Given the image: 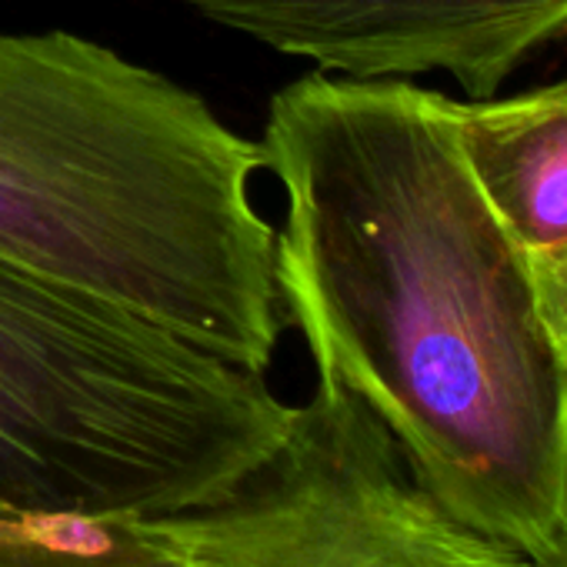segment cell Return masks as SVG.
<instances>
[{"label":"cell","mask_w":567,"mask_h":567,"mask_svg":"<svg viewBox=\"0 0 567 567\" xmlns=\"http://www.w3.org/2000/svg\"><path fill=\"white\" fill-rule=\"evenodd\" d=\"M274 277L318 378L388 427L457 517L540 564L567 534V358L447 97L305 74L270 97Z\"/></svg>","instance_id":"obj_1"},{"label":"cell","mask_w":567,"mask_h":567,"mask_svg":"<svg viewBox=\"0 0 567 567\" xmlns=\"http://www.w3.org/2000/svg\"><path fill=\"white\" fill-rule=\"evenodd\" d=\"M264 171L190 87L71 31H0V257L267 374L288 315Z\"/></svg>","instance_id":"obj_2"},{"label":"cell","mask_w":567,"mask_h":567,"mask_svg":"<svg viewBox=\"0 0 567 567\" xmlns=\"http://www.w3.org/2000/svg\"><path fill=\"white\" fill-rule=\"evenodd\" d=\"M298 404L154 318L0 257V567H187Z\"/></svg>","instance_id":"obj_3"},{"label":"cell","mask_w":567,"mask_h":567,"mask_svg":"<svg viewBox=\"0 0 567 567\" xmlns=\"http://www.w3.org/2000/svg\"><path fill=\"white\" fill-rule=\"evenodd\" d=\"M187 567H537L457 517L331 378L284 444L194 520Z\"/></svg>","instance_id":"obj_4"},{"label":"cell","mask_w":567,"mask_h":567,"mask_svg":"<svg viewBox=\"0 0 567 567\" xmlns=\"http://www.w3.org/2000/svg\"><path fill=\"white\" fill-rule=\"evenodd\" d=\"M194 14L324 74H451L471 101L567 31V0H181Z\"/></svg>","instance_id":"obj_5"},{"label":"cell","mask_w":567,"mask_h":567,"mask_svg":"<svg viewBox=\"0 0 567 567\" xmlns=\"http://www.w3.org/2000/svg\"><path fill=\"white\" fill-rule=\"evenodd\" d=\"M457 144L527 257L567 244V78L514 97L451 101Z\"/></svg>","instance_id":"obj_6"},{"label":"cell","mask_w":567,"mask_h":567,"mask_svg":"<svg viewBox=\"0 0 567 567\" xmlns=\"http://www.w3.org/2000/svg\"><path fill=\"white\" fill-rule=\"evenodd\" d=\"M527 260H530V274H534V288H537L544 321H547L557 348L567 358V244L550 250V254L527 257Z\"/></svg>","instance_id":"obj_7"},{"label":"cell","mask_w":567,"mask_h":567,"mask_svg":"<svg viewBox=\"0 0 567 567\" xmlns=\"http://www.w3.org/2000/svg\"><path fill=\"white\" fill-rule=\"evenodd\" d=\"M537 567H567V534H564V540H560Z\"/></svg>","instance_id":"obj_8"}]
</instances>
